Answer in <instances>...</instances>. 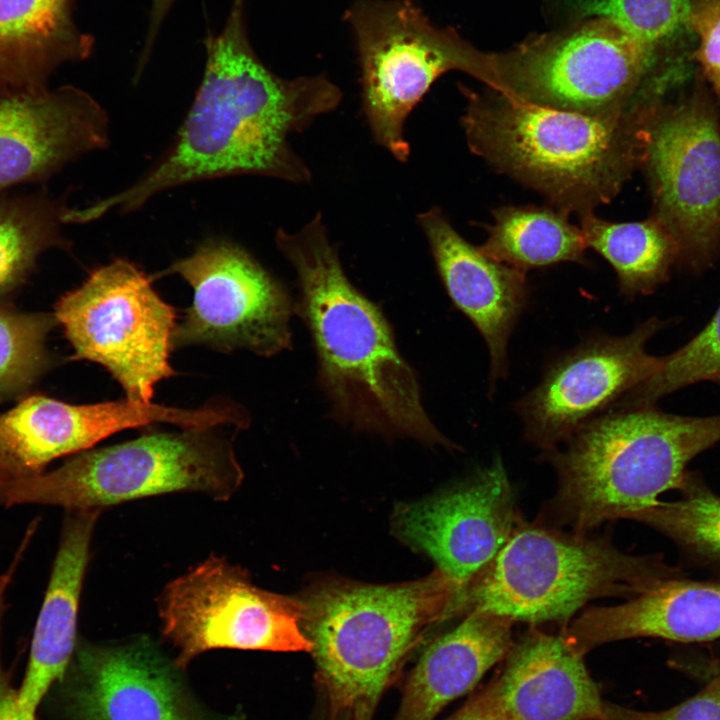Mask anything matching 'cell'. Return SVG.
Instances as JSON below:
<instances>
[{
	"label": "cell",
	"mask_w": 720,
	"mask_h": 720,
	"mask_svg": "<svg viewBox=\"0 0 720 720\" xmlns=\"http://www.w3.org/2000/svg\"><path fill=\"white\" fill-rule=\"evenodd\" d=\"M162 422L191 428L201 422V412L127 398L74 405L27 396L0 414V484L39 475L53 460L124 429Z\"/></svg>",
	"instance_id": "17"
},
{
	"label": "cell",
	"mask_w": 720,
	"mask_h": 720,
	"mask_svg": "<svg viewBox=\"0 0 720 720\" xmlns=\"http://www.w3.org/2000/svg\"><path fill=\"white\" fill-rule=\"evenodd\" d=\"M664 71L661 59L615 22L590 18L504 52H483L477 80L532 104L613 114L642 104Z\"/></svg>",
	"instance_id": "8"
},
{
	"label": "cell",
	"mask_w": 720,
	"mask_h": 720,
	"mask_svg": "<svg viewBox=\"0 0 720 720\" xmlns=\"http://www.w3.org/2000/svg\"><path fill=\"white\" fill-rule=\"evenodd\" d=\"M689 25L697 42L692 56L720 96V0H693Z\"/></svg>",
	"instance_id": "33"
},
{
	"label": "cell",
	"mask_w": 720,
	"mask_h": 720,
	"mask_svg": "<svg viewBox=\"0 0 720 720\" xmlns=\"http://www.w3.org/2000/svg\"><path fill=\"white\" fill-rule=\"evenodd\" d=\"M716 383H718L720 385V379L718 381H716Z\"/></svg>",
	"instance_id": "39"
},
{
	"label": "cell",
	"mask_w": 720,
	"mask_h": 720,
	"mask_svg": "<svg viewBox=\"0 0 720 720\" xmlns=\"http://www.w3.org/2000/svg\"><path fill=\"white\" fill-rule=\"evenodd\" d=\"M680 499L631 514L671 539L691 562L720 570V495L695 472L688 471L679 487Z\"/></svg>",
	"instance_id": "29"
},
{
	"label": "cell",
	"mask_w": 720,
	"mask_h": 720,
	"mask_svg": "<svg viewBox=\"0 0 720 720\" xmlns=\"http://www.w3.org/2000/svg\"><path fill=\"white\" fill-rule=\"evenodd\" d=\"M643 164L655 215L679 246V260L698 269L720 243V131L713 113L696 101L659 105L647 123Z\"/></svg>",
	"instance_id": "13"
},
{
	"label": "cell",
	"mask_w": 720,
	"mask_h": 720,
	"mask_svg": "<svg viewBox=\"0 0 720 720\" xmlns=\"http://www.w3.org/2000/svg\"><path fill=\"white\" fill-rule=\"evenodd\" d=\"M321 720H358L348 713H330L326 711Z\"/></svg>",
	"instance_id": "37"
},
{
	"label": "cell",
	"mask_w": 720,
	"mask_h": 720,
	"mask_svg": "<svg viewBox=\"0 0 720 720\" xmlns=\"http://www.w3.org/2000/svg\"><path fill=\"white\" fill-rule=\"evenodd\" d=\"M172 273L181 276L194 295L176 323L172 350L201 345L270 357L291 347L295 304L283 285L236 243L207 239L162 274Z\"/></svg>",
	"instance_id": "12"
},
{
	"label": "cell",
	"mask_w": 720,
	"mask_h": 720,
	"mask_svg": "<svg viewBox=\"0 0 720 720\" xmlns=\"http://www.w3.org/2000/svg\"><path fill=\"white\" fill-rule=\"evenodd\" d=\"M608 720H720V673L698 693L661 711H641L605 701Z\"/></svg>",
	"instance_id": "32"
},
{
	"label": "cell",
	"mask_w": 720,
	"mask_h": 720,
	"mask_svg": "<svg viewBox=\"0 0 720 720\" xmlns=\"http://www.w3.org/2000/svg\"><path fill=\"white\" fill-rule=\"evenodd\" d=\"M522 520L496 458L449 489L398 505L392 527L401 541L429 556L462 588L496 557Z\"/></svg>",
	"instance_id": "15"
},
{
	"label": "cell",
	"mask_w": 720,
	"mask_h": 720,
	"mask_svg": "<svg viewBox=\"0 0 720 720\" xmlns=\"http://www.w3.org/2000/svg\"><path fill=\"white\" fill-rule=\"evenodd\" d=\"M720 379V305L707 325L669 355L646 381L621 398L617 409L654 406L662 397L701 381Z\"/></svg>",
	"instance_id": "30"
},
{
	"label": "cell",
	"mask_w": 720,
	"mask_h": 720,
	"mask_svg": "<svg viewBox=\"0 0 720 720\" xmlns=\"http://www.w3.org/2000/svg\"><path fill=\"white\" fill-rule=\"evenodd\" d=\"M561 634L582 655L639 637L714 640L720 638V582L673 578L622 604L586 609Z\"/></svg>",
	"instance_id": "21"
},
{
	"label": "cell",
	"mask_w": 720,
	"mask_h": 720,
	"mask_svg": "<svg viewBox=\"0 0 720 720\" xmlns=\"http://www.w3.org/2000/svg\"><path fill=\"white\" fill-rule=\"evenodd\" d=\"M486 687L504 720L603 718L605 700L584 655L562 634L528 631L513 643L502 671Z\"/></svg>",
	"instance_id": "20"
},
{
	"label": "cell",
	"mask_w": 720,
	"mask_h": 720,
	"mask_svg": "<svg viewBox=\"0 0 720 720\" xmlns=\"http://www.w3.org/2000/svg\"><path fill=\"white\" fill-rule=\"evenodd\" d=\"M66 200L48 192H0V297L18 287L37 259L52 248L68 250Z\"/></svg>",
	"instance_id": "27"
},
{
	"label": "cell",
	"mask_w": 720,
	"mask_h": 720,
	"mask_svg": "<svg viewBox=\"0 0 720 720\" xmlns=\"http://www.w3.org/2000/svg\"><path fill=\"white\" fill-rule=\"evenodd\" d=\"M88 48L75 40L68 0H0V92L42 88L55 65Z\"/></svg>",
	"instance_id": "24"
},
{
	"label": "cell",
	"mask_w": 720,
	"mask_h": 720,
	"mask_svg": "<svg viewBox=\"0 0 720 720\" xmlns=\"http://www.w3.org/2000/svg\"><path fill=\"white\" fill-rule=\"evenodd\" d=\"M579 216L588 248L611 264L626 297L655 291L679 260L675 237L656 216L637 222H611L593 212Z\"/></svg>",
	"instance_id": "26"
},
{
	"label": "cell",
	"mask_w": 720,
	"mask_h": 720,
	"mask_svg": "<svg viewBox=\"0 0 720 720\" xmlns=\"http://www.w3.org/2000/svg\"><path fill=\"white\" fill-rule=\"evenodd\" d=\"M682 576L661 556L627 554L608 537L523 519L496 557L459 590L455 616L487 612L513 622L567 624L594 599H630Z\"/></svg>",
	"instance_id": "6"
},
{
	"label": "cell",
	"mask_w": 720,
	"mask_h": 720,
	"mask_svg": "<svg viewBox=\"0 0 720 720\" xmlns=\"http://www.w3.org/2000/svg\"><path fill=\"white\" fill-rule=\"evenodd\" d=\"M59 548L41 606L25 676L17 690L23 715L36 711L52 684L61 681L75 647L78 609L89 549L101 511H66Z\"/></svg>",
	"instance_id": "22"
},
{
	"label": "cell",
	"mask_w": 720,
	"mask_h": 720,
	"mask_svg": "<svg viewBox=\"0 0 720 720\" xmlns=\"http://www.w3.org/2000/svg\"><path fill=\"white\" fill-rule=\"evenodd\" d=\"M54 314L0 308V397L24 390L48 366L46 338Z\"/></svg>",
	"instance_id": "31"
},
{
	"label": "cell",
	"mask_w": 720,
	"mask_h": 720,
	"mask_svg": "<svg viewBox=\"0 0 720 720\" xmlns=\"http://www.w3.org/2000/svg\"><path fill=\"white\" fill-rule=\"evenodd\" d=\"M720 442V415L669 414L654 406L617 409L592 418L546 452L558 488L541 520L587 534L606 521L628 519L679 489L691 460Z\"/></svg>",
	"instance_id": "5"
},
{
	"label": "cell",
	"mask_w": 720,
	"mask_h": 720,
	"mask_svg": "<svg viewBox=\"0 0 720 720\" xmlns=\"http://www.w3.org/2000/svg\"><path fill=\"white\" fill-rule=\"evenodd\" d=\"M585 720H608V719H605V718H591V719H585Z\"/></svg>",
	"instance_id": "38"
},
{
	"label": "cell",
	"mask_w": 720,
	"mask_h": 720,
	"mask_svg": "<svg viewBox=\"0 0 720 720\" xmlns=\"http://www.w3.org/2000/svg\"><path fill=\"white\" fill-rule=\"evenodd\" d=\"M174 0H152L151 14L149 29L146 38V44L144 47V53L142 55V63L148 57L151 47L154 43L155 37L160 29L163 19L168 13Z\"/></svg>",
	"instance_id": "36"
},
{
	"label": "cell",
	"mask_w": 720,
	"mask_h": 720,
	"mask_svg": "<svg viewBox=\"0 0 720 720\" xmlns=\"http://www.w3.org/2000/svg\"><path fill=\"white\" fill-rule=\"evenodd\" d=\"M54 316L74 358L107 369L129 400L152 402L157 383L176 374L170 364L175 309L129 260L95 268L59 299Z\"/></svg>",
	"instance_id": "10"
},
{
	"label": "cell",
	"mask_w": 720,
	"mask_h": 720,
	"mask_svg": "<svg viewBox=\"0 0 720 720\" xmlns=\"http://www.w3.org/2000/svg\"><path fill=\"white\" fill-rule=\"evenodd\" d=\"M231 441L216 427L158 432L75 454L58 468L0 484V506L88 511L172 492L229 499L243 481Z\"/></svg>",
	"instance_id": "7"
},
{
	"label": "cell",
	"mask_w": 720,
	"mask_h": 720,
	"mask_svg": "<svg viewBox=\"0 0 720 720\" xmlns=\"http://www.w3.org/2000/svg\"><path fill=\"white\" fill-rule=\"evenodd\" d=\"M417 220L449 297L487 344L493 385L507 372L508 340L528 298L526 272L470 244L439 208L421 213Z\"/></svg>",
	"instance_id": "19"
},
{
	"label": "cell",
	"mask_w": 720,
	"mask_h": 720,
	"mask_svg": "<svg viewBox=\"0 0 720 720\" xmlns=\"http://www.w3.org/2000/svg\"><path fill=\"white\" fill-rule=\"evenodd\" d=\"M488 237L479 249L488 257L526 272L561 262L585 263L588 248L569 213L557 208L504 206L493 211Z\"/></svg>",
	"instance_id": "25"
},
{
	"label": "cell",
	"mask_w": 720,
	"mask_h": 720,
	"mask_svg": "<svg viewBox=\"0 0 720 720\" xmlns=\"http://www.w3.org/2000/svg\"><path fill=\"white\" fill-rule=\"evenodd\" d=\"M149 638L76 644L63 689L72 720H238L210 715Z\"/></svg>",
	"instance_id": "16"
},
{
	"label": "cell",
	"mask_w": 720,
	"mask_h": 720,
	"mask_svg": "<svg viewBox=\"0 0 720 720\" xmlns=\"http://www.w3.org/2000/svg\"><path fill=\"white\" fill-rule=\"evenodd\" d=\"M360 66L370 130L397 160L406 161V118L431 85L457 70L476 79L482 52L449 28L434 25L410 0H355L345 12Z\"/></svg>",
	"instance_id": "9"
},
{
	"label": "cell",
	"mask_w": 720,
	"mask_h": 720,
	"mask_svg": "<svg viewBox=\"0 0 720 720\" xmlns=\"http://www.w3.org/2000/svg\"><path fill=\"white\" fill-rule=\"evenodd\" d=\"M564 16L582 21L607 18L652 50L668 68L682 40L694 38L689 25L693 0H546ZM695 39V38H694Z\"/></svg>",
	"instance_id": "28"
},
{
	"label": "cell",
	"mask_w": 720,
	"mask_h": 720,
	"mask_svg": "<svg viewBox=\"0 0 720 720\" xmlns=\"http://www.w3.org/2000/svg\"><path fill=\"white\" fill-rule=\"evenodd\" d=\"M108 144L106 111L79 88L0 92V192L46 181Z\"/></svg>",
	"instance_id": "18"
},
{
	"label": "cell",
	"mask_w": 720,
	"mask_h": 720,
	"mask_svg": "<svg viewBox=\"0 0 720 720\" xmlns=\"http://www.w3.org/2000/svg\"><path fill=\"white\" fill-rule=\"evenodd\" d=\"M275 243L297 274L295 312L311 333L333 414L360 430L450 448L382 311L347 278L321 213L297 232L279 229Z\"/></svg>",
	"instance_id": "2"
},
{
	"label": "cell",
	"mask_w": 720,
	"mask_h": 720,
	"mask_svg": "<svg viewBox=\"0 0 720 720\" xmlns=\"http://www.w3.org/2000/svg\"><path fill=\"white\" fill-rule=\"evenodd\" d=\"M446 720H504L486 686L476 691Z\"/></svg>",
	"instance_id": "34"
},
{
	"label": "cell",
	"mask_w": 720,
	"mask_h": 720,
	"mask_svg": "<svg viewBox=\"0 0 720 720\" xmlns=\"http://www.w3.org/2000/svg\"><path fill=\"white\" fill-rule=\"evenodd\" d=\"M664 325L653 317L624 336L592 337L554 361L517 404L528 441L545 453L558 448L592 416L646 381L661 363L646 344Z\"/></svg>",
	"instance_id": "14"
},
{
	"label": "cell",
	"mask_w": 720,
	"mask_h": 720,
	"mask_svg": "<svg viewBox=\"0 0 720 720\" xmlns=\"http://www.w3.org/2000/svg\"><path fill=\"white\" fill-rule=\"evenodd\" d=\"M4 601L0 599V637ZM1 640V639H0ZM1 642V641H0ZM0 720H36L24 716L18 706L17 691L12 687L1 660L0 649Z\"/></svg>",
	"instance_id": "35"
},
{
	"label": "cell",
	"mask_w": 720,
	"mask_h": 720,
	"mask_svg": "<svg viewBox=\"0 0 720 720\" xmlns=\"http://www.w3.org/2000/svg\"><path fill=\"white\" fill-rule=\"evenodd\" d=\"M463 93L462 123L471 151L569 214L610 202L643 164L651 106L588 114L491 89Z\"/></svg>",
	"instance_id": "3"
},
{
	"label": "cell",
	"mask_w": 720,
	"mask_h": 720,
	"mask_svg": "<svg viewBox=\"0 0 720 720\" xmlns=\"http://www.w3.org/2000/svg\"><path fill=\"white\" fill-rule=\"evenodd\" d=\"M511 619L471 612L425 644L405 683L394 720H433L471 691L513 645Z\"/></svg>",
	"instance_id": "23"
},
{
	"label": "cell",
	"mask_w": 720,
	"mask_h": 720,
	"mask_svg": "<svg viewBox=\"0 0 720 720\" xmlns=\"http://www.w3.org/2000/svg\"><path fill=\"white\" fill-rule=\"evenodd\" d=\"M460 589L436 569L387 585L327 578L297 597L326 711L372 720L408 656L434 626L455 617Z\"/></svg>",
	"instance_id": "4"
},
{
	"label": "cell",
	"mask_w": 720,
	"mask_h": 720,
	"mask_svg": "<svg viewBox=\"0 0 720 720\" xmlns=\"http://www.w3.org/2000/svg\"><path fill=\"white\" fill-rule=\"evenodd\" d=\"M245 0H233L222 31L206 40L204 74L177 136L161 159L128 188L78 208L80 223L138 210L181 185L236 175L305 182L310 172L288 137L335 109L340 89L325 74L284 79L253 51Z\"/></svg>",
	"instance_id": "1"
},
{
	"label": "cell",
	"mask_w": 720,
	"mask_h": 720,
	"mask_svg": "<svg viewBox=\"0 0 720 720\" xmlns=\"http://www.w3.org/2000/svg\"><path fill=\"white\" fill-rule=\"evenodd\" d=\"M158 614L163 636L178 649L179 669L212 649H312L297 598L255 586L245 569L215 555L166 585Z\"/></svg>",
	"instance_id": "11"
}]
</instances>
